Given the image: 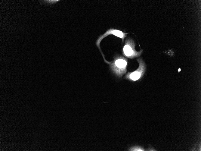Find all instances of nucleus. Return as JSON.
Instances as JSON below:
<instances>
[{
	"label": "nucleus",
	"instance_id": "nucleus-2",
	"mask_svg": "<svg viewBox=\"0 0 201 151\" xmlns=\"http://www.w3.org/2000/svg\"><path fill=\"white\" fill-rule=\"evenodd\" d=\"M128 33H125L119 30L110 28L108 29L104 34L98 36L96 42V45L99 49L105 62L109 64L110 63V62L107 61L105 59V56L101 49L100 44L102 40L108 36L113 35L121 38L122 40V42L123 43L125 38L126 37L127 34Z\"/></svg>",
	"mask_w": 201,
	"mask_h": 151
},
{
	"label": "nucleus",
	"instance_id": "nucleus-1",
	"mask_svg": "<svg viewBox=\"0 0 201 151\" xmlns=\"http://www.w3.org/2000/svg\"><path fill=\"white\" fill-rule=\"evenodd\" d=\"M113 61L109 64L111 72L117 77L121 78L127 71L128 59L121 55H116Z\"/></svg>",
	"mask_w": 201,
	"mask_h": 151
},
{
	"label": "nucleus",
	"instance_id": "nucleus-4",
	"mask_svg": "<svg viewBox=\"0 0 201 151\" xmlns=\"http://www.w3.org/2000/svg\"><path fill=\"white\" fill-rule=\"evenodd\" d=\"M138 62V68L132 72H128L125 75L124 78L132 81H136L141 79L144 75L146 68V65L141 58L136 59Z\"/></svg>",
	"mask_w": 201,
	"mask_h": 151
},
{
	"label": "nucleus",
	"instance_id": "nucleus-3",
	"mask_svg": "<svg viewBox=\"0 0 201 151\" xmlns=\"http://www.w3.org/2000/svg\"><path fill=\"white\" fill-rule=\"evenodd\" d=\"M135 44L134 41L131 38H127L125 41V45L122 49L123 55L130 59L139 56L142 54L143 50L138 52L135 49Z\"/></svg>",
	"mask_w": 201,
	"mask_h": 151
},
{
	"label": "nucleus",
	"instance_id": "nucleus-5",
	"mask_svg": "<svg viewBox=\"0 0 201 151\" xmlns=\"http://www.w3.org/2000/svg\"><path fill=\"white\" fill-rule=\"evenodd\" d=\"M131 150L132 151H143L144 150L140 148H135V149L134 148V149H131Z\"/></svg>",
	"mask_w": 201,
	"mask_h": 151
}]
</instances>
